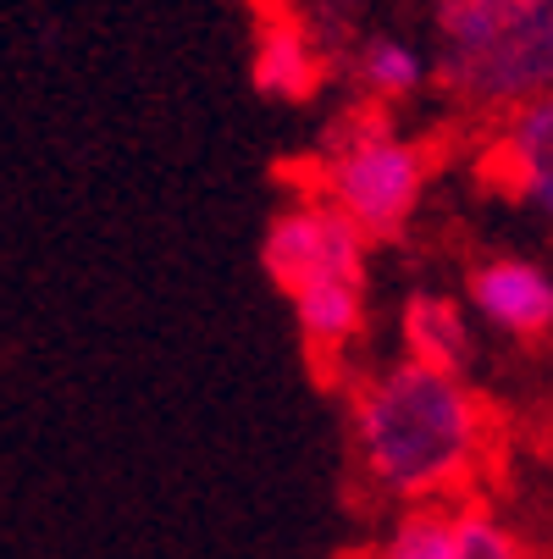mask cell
Segmentation results:
<instances>
[{"label":"cell","mask_w":553,"mask_h":559,"mask_svg":"<svg viewBox=\"0 0 553 559\" xmlns=\"http://www.w3.org/2000/svg\"><path fill=\"white\" fill-rule=\"evenodd\" d=\"M482 438V416L448 371L405 360L360 388L354 399V443L376 488L399 499H437L470 471Z\"/></svg>","instance_id":"6da1fadb"},{"label":"cell","mask_w":553,"mask_h":559,"mask_svg":"<svg viewBox=\"0 0 553 559\" xmlns=\"http://www.w3.org/2000/svg\"><path fill=\"white\" fill-rule=\"evenodd\" d=\"M443 84L477 111H520L553 90V0H437Z\"/></svg>","instance_id":"7a4b0ae2"},{"label":"cell","mask_w":553,"mask_h":559,"mask_svg":"<svg viewBox=\"0 0 553 559\" xmlns=\"http://www.w3.org/2000/svg\"><path fill=\"white\" fill-rule=\"evenodd\" d=\"M421 183H426L421 150H410L405 139H393L376 122L349 128L344 144L333 150V162H327V200L365 238L405 233V222L421 205Z\"/></svg>","instance_id":"3957f363"},{"label":"cell","mask_w":553,"mask_h":559,"mask_svg":"<svg viewBox=\"0 0 553 559\" xmlns=\"http://www.w3.org/2000/svg\"><path fill=\"white\" fill-rule=\"evenodd\" d=\"M266 272L293 299L310 283H360L365 272V233L333 205H293L266 233Z\"/></svg>","instance_id":"277c9868"},{"label":"cell","mask_w":553,"mask_h":559,"mask_svg":"<svg viewBox=\"0 0 553 559\" xmlns=\"http://www.w3.org/2000/svg\"><path fill=\"white\" fill-rule=\"evenodd\" d=\"M470 299L493 328L515 338H542L553 328V277L531 261H488L470 277Z\"/></svg>","instance_id":"5b68a950"},{"label":"cell","mask_w":553,"mask_h":559,"mask_svg":"<svg viewBox=\"0 0 553 559\" xmlns=\"http://www.w3.org/2000/svg\"><path fill=\"white\" fill-rule=\"evenodd\" d=\"M504 162H509V189L553 222V90L509 111Z\"/></svg>","instance_id":"8992f818"},{"label":"cell","mask_w":553,"mask_h":559,"mask_svg":"<svg viewBox=\"0 0 553 559\" xmlns=\"http://www.w3.org/2000/svg\"><path fill=\"white\" fill-rule=\"evenodd\" d=\"M465 521L470 515H454L448 504H416L399 515V526L387 532L382 554L376 559H465Z\"/></svg>","instance_id":"52a82bcc"},{"label":"cell","mask_w":553,"mask_h":559,"mask_svg":"<svg viewBox=\"0 0 553 559\" xmlns=\"http://www.w3.org/2000/svg\"><path fill=\"white\" fill-rule=\"evenodd\" d=\"M255 84H261L266 95H277V100H304V95H315V84H322V67H315V56H310V45H304L299 28L272 23V28L261 34V45H255Z\"/></svg>","instance_id":"ba28073f"},{"label":"cell","mask_w":553,"mask_h":559,"mask_svg":"<svg viewBox=\"0 0 553 559\" xmlns=\"http://www.w3.org/2000/svg\"><path fill=\"white\" fill-rule=\"evenodd\" d=\"M293 316H299V333L315 349H344L365 322L360 283H310L293 294Z\"/></svg>","instance_id":"9c48e42d"},{"label":"cell","mask_w":553,"mask_h":559,"mask_svg":"<svg viewBox=\"0 0 553 559\" xmlns=\"http://www.w3.org/2000/svg\"><path fill=\"white\" fill-rule=\"evenodd\" d=\"M405 338H410V360L432 366V371H459L465 360V322L448 299H416L405 310Z\"/></svg>","instance_id":"30bf717a"},{"label":"cell","mask_w":553,"mask_h":559,"mask_svg":"<svg viewBox=\"0 0 553 559\" xmlns=\"http://www.w3.org/2000/svg\"><path fill=\"white\" fill-rule=\"evenodd\" d=\"M426 78V61L405 45V39H371L365 56H360V84L376 95V100H405L421 90Z\"/></svg>","instance_id":"8fae6325"},{"label":"cell","mask_w":553,"mask_h":559,"mask_svg":"<svg viewBox=\"0 0 553 559\" xmlns=\"http://www.w3.org/2000/svg\"><path fill=\"white\" fill-rule=\"evenodd\" d=\"M465 559H526V554H520V543H515L498 521L470 515V521H465Z\"/></svg>","instance_id":"7c38bea8"}]
</instances>
